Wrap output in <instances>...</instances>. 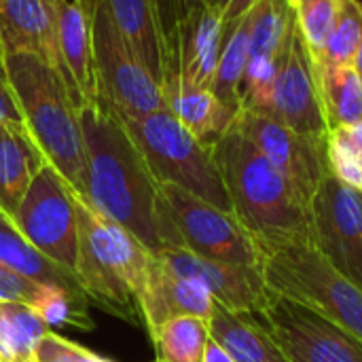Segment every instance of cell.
Instances as JSON below:
<instances>
[{
	"label": "cell",
	"mask_w": 362,
	"mask_h": 362,
	"mask_svg": "<svg viewBox=\"0 0 362 362\" xmlns=\"http://www.w3.org/2000/svg\"><path fill=\"white\" fill-rule=\"evenodd\" d=\"M78 121L85 148L81 197L134 233L151 252L163 250L155 223L159 185L125 123L102 100L83 104Z\"/></svg>",
	"instance_id": "6da1fadb"
},
{
	"label": "cell",
	"mask_w": 362,
	"mask_h": 362,
	"mask_svg": "<svg viewBox=\"0 0 362 362\" xmlns=\"http://www.w3.org/2000/svg\"><path fill=\"white\" fill-rule=\"evenodd\" d=\"M231 202V214L250 233L259 252L288 244H314L310 206L265 155L235 127L214 146Z\"/></svg>",
	"instance_id": "7a4b0ae2"
},
{
	"label": "cell",
	"mask_w": 362,
	"mask_h": 362,
	"mask_svg": "<svg viewBox=\"0 0 362 362\" xmlns=\"http://www.w3.org/2000/svg\"><path fill=\"white\" fill-rule=\"evenodd\" d=\"M8 87L21 121L62 178L81 195L85 148L78 104L57 68L32 53L2 55Z\"/></svg>",
	"instance_id": "3957f363"
},
{
	"label": "cell",
	"mask_w": 362,
	"mask_h": 362,
	"mask_svg": "<svg viewBox=\"0 0 362 362\" xmlns=\"http://www.w3.org/2000/svg\"><path fill=\"white\" fill-rule=\"evenodd\" d=\"M76 278L87 297L108 314L132 325H144L140 295L153 252L125 227L102 216L78 193Z\"/></svg>",
	"instance_id": "277c9868"
},
{
	"label": "cell",
	"mask_w": 362,
	"mask_h": 362,
	"mask_svg": "<svg viewBox=\"0 0 362 362\" xmlns=\"http://www.w3.org/2000/svg\"><path fill=\"white\" fill-rule=\"evenodd\" d=\"M265 288L291 299L362 339V291L344 278L314 244H288L261 255Z\"/></svg>",
	"instance_id": "5b68a950"
},
{
	"label": "cell",
	"mask_w": 362,
	"mask_h": 362,
	"mask_svg": "<svg viewBox=\"0 0 362 362\" xmlns=\"http://www.w3.org/2000/svg\"><path fill=\"white\" fill-rule=\"evenodd\" d=\"M121 121L142 151L157 185H174L231 212L229 193L212 148L204 146L168 108L142 117H121Z\"/></svg>",
	"instance_id": "8992f818"
},
{
	"label": "cell",
	"mask_w": 362,
	"mask_h": 362,
	"mask_svg": "<svg viewBox=\"0 0 362 362\" xmlns=\"http://www.w3.org/2000/svg\"><path fill=\"white\" fill-rule=\"evenodd\" d=\"M157 235L163 248H185L197 257L238 265H261V252L240 221L174 185H159L155 204Z\"/></svg>",
	"instance_id": "52a82bcc"
},
{
	"label": "cell",
	"mask_w": 362,
	"mask_h": 362,
	"mask_svg": "<svg viewBox=\"0 0 362 362\" xmlns=\"http://www.w3.org/2000/svg\"><path fill=\"white\" fill-rule=\"evenodd\" d=\"M288 362H362V339L316 312L267 291L248 314Z\"/></svg>",
	"instance_id": "ba28073f"
},
{
	"label": "cell",
	"mask_w": 362,
	"mask_h": 362,
	"mask_svg": "<svg viewBox=\"0 0 362 362\" xmlns=\"http://www.w3.org/2000/svg\"><path fill=\"white\" fill-rule=\"evenodd\" d=\"M91 36L98 100L121 117H142L163 110L161 85L129 51L100 0L91 13Z\"/></svg>",
	"instance_id": "9c48e42d"
},
{
	"label": "cell",
	"mask_w": 362,
	"mask_h": 362,
	"mask_svg": "<svg viewBox=\"0 0 362 362\" xmlns=\"http://www.w3.org/2000/svg\"><path fill=\"white\" fill-rule=\"evenodd\" d=\"M74 195L76 191L62 174L51 163H45L13 216L15 227L38 252L72 274L76 272L78 255Z\"/></svg>",
	"instance_id": "30bf717a"
},
{
	"label": "cell",
	"mask_w": 362,
	"mask_h": 362,
	"mask_svg": "<svg viewBox=\"0 0 362 362\" xmlns=\"http://www.w3.org/2000/svg\"><path fill=\"white\" fill-rule=\"evenodd\" d=\"M310 218L316 250L362 291V191L329 174L310 204Z\"/></svg>",
	"instance_id": "8fae6325"
},
{
	"label": "cell",
	"mask_w": 362,
	"mask_h": 362,
	"mask_svg": "<svg viewBox=\"0 0 362 362\" xmlns=\"http://www.w3.org/2000/svg\"><path fill=\"white\" fill-rule=\"evenodd\" d=\"M233 127L246 136L265 159L293 185L299 197L310 206L320 182L331 174L327 138L299 134L265 115L240 110Z\"/></svg>",
	"instance_id": "7c38bea8"
},
{
	"label": "cell",
	"mask_w": 362,
	"mask_h": 362,
	"mask_svg": "<svg viewBox=\"0 0 362 362\" xmlns=\"http://www.w3.org/2000/svg\"><path fill=\"white\" fill-rule=\"evenodd\" d=\"M263 115L299 134L316 138L329 136V121L318 89L316 64L299 34L297 21L280 49L269 104Z\"/></svg>",
	"instance_id": "4fadbf2b"
},
{
	"label": "cell",
	"mask_w": 362,
	"mask_h": 362,
	"mask_svg": "<svg viewBox=\"0 0 362 362\" xmlns=\"http://www.w3.org/2000/svg\"><path fill=\"white\" fill-rule=\"evenodd\" d=\"M155 257L174 274L204 284L212 299L231 312L250 314L263 303L267 295L261 272L255 267H238L210 261L185 248H163L155 252Z\"/></svg>",
	"instance_id": "5bb4252c"
},
{
	"label": "cell",
	"mask_w": 362,
	"mask_h": 362,
	"mask_svg": "<svg viewBox=\"0 0 362 362\" xmlns=\"http://www.w3.org/2000/svg\"><path fill=\"white\" fill-rule=\"evenodd\" d=\"M212 308L214 299L204 284L174 274L153 252L144 278V288L140 295L142 320L151 337L159 327L180 316L210 320Z\"/></svg>",
	"instance_id": "9a60e30c"
},
{
	"label": "cell",
	"mask_w": 362,
	"mask_h": 362,
	"mask_svg": "<svg viewBox=\"0 0 362 362\" xmlns=\"http://www.w3.org/2000/svg\"><path fill=\"white\" fill-rule=\"evenodd\" d=\"M223 42V11L204 4L189 8L176 30L174 64L170 72H178L195 87L212 89Z\"/></svg>",
	"instance_id": "2e32d148"
},
{
	"label": "cell",
	"mask_w": 362,
	"mask_h": 362,
	"mask_svg": "<svg viewBox=\"0 0 362 362\" xmlns=\"http://www.w3.org/2000/svg\"><path fill=\"white\" fill-rule=\"evenodd\" d=\"M0 49L2 55L32 53L64 76L55 6L47 0H0Z\"/></svg>",
	"instance_id": "e0dca14e"
},
{
	"label": "cell",
	"mask_w": 362,
	"mask_h": 362,
	"mask_svg": "<svg viewBox=\"0 0 362 362\" xmlns=\"http://www.w3.org/2000/svg\"><path fill=\"white\" fill-rule=\"evenodd\" d=\"M55 21L64 76L78 108L83 104L98 102L91 11L83 4V0H57Z\"/></svg>",
	"instance_id": "ac0fdd59"
},
{
	"label": "cell",
	"mask_w": 362,
	"mask_h": 362,
	"mask_svg": "<svg viewBox=\"0 0 362 362\" xmlns=\"http://www.w3.org/2000/svg\"><path fill=\"white\" fill-rule=\"evenodd\" d=\"M165 108L208 148H212L235 123L238 108L221 102L212 89L187 83L178 72H168L161 83Z\"/></svg>",
	"instance_id": "d6986e66"
},
{
	"label": "cell",
	"mask_w": 362,
	"mask_h": 362,
	"mask_svg": "<svg viewBox=\"0 0 362 362\" xmlns=\"http://www.w3.org/2000/svg\"><path fill=\"white\" fill-rule=\"evenodd\" d=\"M129 51L161 85L168 72V51L151 0H100Z\"/></svg>",
	"instance_id": "ffe728a7"
},
{
	"label": "cell",
	"mask_w": 362,
	"mask_h": 362,
	"mask_svg": "<svg viewBox=\"0 0 362 362\" xmlns=\"http://www.w3.org/2000/svg\"><path fill=\"white\" fill-rule=\"evenodd\" d=\"M45 163L23 123H0V212L11 221Z\"/></svg>",
	"instance_id": "44dd1931"
},
{
	"label": "cell",
	"mask_w": 362,
	"mask_h": 362,
	"mask_svg": "<svg viewBox=\"0 0 362 362\" xmlns=\"http://www.w3.org/2000/svg\"><path fill=\"white\" fill-rule=\"evenodd\" d=\"M208 329L210 337L235 362H288L248 314L231 312L214 301Z\"/></svg>",
	"instance_id": "7402d4cb"
},
{
	"label": "cell",
	"mask_w": 362,
	"mask_h": 362,
	"mask_svg": "<svg viewBox=\"0 0 362 362\" xmlns=\"http://www.w3.org/2000/svg\"><path fill=\"white\" fill-rule=\"evenodd\" d=\"M0 265L34 282L59 286L85 297L76 276L38 252L4 212H0Z\"/></svg>",
	"instance_id": "603a6c76"
},
{
	"label": "cell",
	"mask_w": 362,
	"mask_h": 362,
	"mask_svg": "<svg viewBox=\"0 0 362 362\" xmlns=\"http://www.w3.org/2000/svg\"><path fill=\"white\" fill-rule=\"evenodd\" d=\"M316 64L318 89L329 129L348 127L362 121V78L354 66Z\"/></svg>",
	"instance_id": "cb8c5ba5"
},
{
	"label": "cell",
	"mask_w": 362,
	"mask_h": 362,
	"mask_svg": "<svg viewBox=\"0 0 362 362\" xmlns=\"http://www.w3.org/2000/svg\"><path fill=\"white\" fill-rule=\"evenodd\" d=\"M250 53V13L238 21L225 23V42L218 57L216 74L212 81V93L233 106L242 108V81Z\"/></svg>",
	"instance_id": "d4e9b609"
},
{
	"label": "cell",
	"mask_w": 362,
	"mask_h": 362,
	"mask_svg": "<svg viewBox=\"0 0 362 362\" xmlns=\"http://www.w3.org/2000/svg\"><path fill=\"white\" fill-rule=\"evenodd\" d=\"M49 331V325L32 305L0 301V348L11 362L32 361L34 350Z\"/></svg>",
	"instance_id": "484cf974"
},
{
	"label": "cell",
	"mask_w": 362,
	"mask_h": 362,
	"mask_svg": "<svg viewBox=\"0 0 362 362\" xmlns=\"http://www.w3.org/2000/svg\"><path fill=\"white\" fill-rule=\"evenodd\" d=\"M151 339L159 362H202L210 341L208 320L180 316L159 327Z\"/></svg>",
	"instance_id": "4316f807"
},
{
	"label": "cell",
	"mask_w": 362,
	"mask_h": 362,
	"mask_svg": "<svg viewBox=\"0 0 362 362\" xmlns=\"http://www.w3.org/2000/svg\"><path fill=\"white\" fill-rule=\"evenodd\" d=\"M362 42V2L341 0L337 21L314 62L331 66H354Z\"/></svg>",
	"instance_id": "83f0119b"
},
{
	"label": "cell",
	"mask_w": 362,
	"mask_h": 362,
	"mask_svg": "<svg viewBox=\"0 0 362 362\" xmlns=\"http://www.w3.org/2000/svg\"><path fill=\"white\" fill-rule=\"evenodd\" d=\"M327 155L331 174L348 187L362 191V121L329 129Z\"/></svg>",
	"instance_id": "f1b7e54d"
},
{
	"label": "cell",
	"mask_w": 362,
	"mask_h": 362,
	"mask_svg": "<svg viewBox=\"0 0 362 362\" xmlns=\"http://www.w3.org/2000/svg\"><path fill=\"white\" fill-rule=\"evenodd\" d=\"M339 2L341 0H288L299 34L303 42L308 45L312 57H316L322 51L337 21Z\"/></svg>",
	"instance_id": "f546056e"
},
{
	"label": "cell",
	"mask_w": 362,
	"mask_h": 362,
	"mask_svg": "<svg viewBox=\"0 0 362 362\" xmlns=\"http://www.w3.org/2000/svg\"><path fill=\"white\" fill-rule=\"evenodd\" d=\"M87 297L76 295L72 291L59 286H47L42 299L34 305V310L42 316V320L51 327H74L78 331H91L93 320L87 312Z\"/></svg>",
	"instance_id": "4dcf8cb0"
},
{
	"label": "cell",
	"mask_w": 362,
	"mask_h": 362,
	"mask_svg": "<svg viewBox=\"0 0 362 362\" xmlns=\"http://www.w3.org/2000/svg\"><path fill=\"white\" fill-rule=\"evenodd\" d=\"M30 362H112L62 335H57L55 331H49L38 348L34 350V356Z\"/></svg>",
	"instance_id": "1f68e13d"
},
{
	"label": "cell",
	"mask_w": 362,
	"mask_h": 362,
	"mask_svg": "<svg viewBox=\"0 0 362 362\" xmlns=\"http://www.w3.org/2000/svg\"><path fill=\"white\" fill-rule=\"evenodd\" d=\"M47 291V284L23 278L0 265V301H19L25 305H36Z\"/></svg>",
	"instance_id": "d6a6232c"
},
{
	"label": "cell",
	"mask_w": 362,
	"mask_h": 362,
	"mask_svg": "<svg viewBox=\"0 0 362 362\" xmlns=\"http://www.w3.org/2000/svg\"><path fill=\"white\" fill-rule=\"evenodd\" d=\"M155 15H157V23L165 42V51H168V72L172 70L174 64V45H176V30L178 23L182 21L187 8H185V0H151ZM165 72V74H168Z\"/></svg>",
	"instance_id": "836d02e7"
},
{
	"label": "cell",
	"mask_w": 362,
	"mask_h": 362,
	"mask_svg": "<svg viewBox=\"0 0 362 362\" xmlns=\"http://www.w3.org/2000/svg\"><path fill=\"white\" fill-rule=\"evenodd\" d=\"M0 123H23L19 108L15 104V98H13V91L8 87L2 62H0Z\"/></svg>",
	"instance_id": "e575fe53"
},
{
	"label": "cell",
	"mask_w": 362,
	"mask_h": 362,
	"mask_svg": "<svg viewBox=\"0 0 362 362\" xmlns=\"http://www.w3.org/2000/svg\"><path fill=\"white\" fill-rule=\"evenodd\" d=\"M261 0H227L225 8H223V21L225 23H231V21H238L242 17H246Z\"/></svg>",
	"instance_id": "d590c367"
},
{
	"label": "cell",
	"mask_w": 362,
	"mask_h": 362,
	"mask_svg": "<svg viewBox=\"0 0 362 362\" xmlns=\"http://www.w3.org/2000/svg\"><path fill=\"white\" fill-rule=\"evenodd\" d=\"M202 362H235L231 356H229V352L227 350H223L212 337H210V341H208V346H206V352H204V361Z\"/></svg>",
	"instance_id": "8d00e7d4"
},
{
	"label": "cell",
	"mask_w": 362,
	"mask_h": 362,
	"mask_svg": "<svg viewBox=\"0 0 362 362\" xmlns=\"http://www.w3.org/2000/svg\"><path fill=\"white\" fill-rule=\"evenodd\" d=\"M214 6V8H225V4H227V0H185V8L189 11V8H193V6Z\"/></svg>",
	"instance_id": "74e56055"
},
{
	"label": "cell",
	"mask_w": 362,
	"mask_h": 362,
	"mask_svg": "<svg viewBox=\"0 0 362 362\" xmlns=\"http://www.w3.org/2000/svg\"><path fill=\"white\" fill-rule=\"evenodd\" d=\"M354 68L358 70V74H361V78H362V42H361V47H358L356 59H354Z\"/></svg>",
	"instance_id": "f35d334b"
},
{
	"label": "cell",
	"mask_w": 362,
	"mask_h": 362,
	"mask_svg": "<svg viewBox=\"0 0 362 362\" xmlns=\"http://www.w3.org/2000/svg\"><path fill=\"white\" fill-rule=\"evenodd\" d=\"M95 2H98V0H83V4H85V6H87L91 13H93V6H95Z\"/></svg>",
	"instance_id": "ab89813d"
},
{
	"label": "cell",
	"mask_w": 362,
	"mask_h": 362,
	"mask_svg": "<svg viewBox=\"0 0 362 362\" xmlns=\"http://www.w3.org/2000/svg\"><path fill=\"white\" fill-rule=\"evenodd\" d=\"M0 362H11L8 358H6V354H4V350L0 348Z\"/></svg>",
	"instance_id": "60d3db41"
},
{
	"label": "cell",
	"mask_w": 362,
	"mask_h": 362,
	"mask_svg": "<svg viewBox=\"0 0 362 362\" xmlns=\"http://www.w3.org/2000/svg\"><path fill=\"white\" fill-rule=\"evenodd\" d=\"M47 2H49V4H53V6H55V2H57V0H47Z\"/></svg>",
	"instance_id": "b9f144b4"
},
{
	"label": "cell",
	"mask_w": 362,
	"mask_h": 362,
	"mask_svg": "<svg viewBox=\"0 0 362 362\" xmlns=\"http://www.w3.org/2000/svg\"><path fill=\"white\" fill-rule=\"evenodd\" d=\"M0 62H2V49H0Z\"/></svg>",
	"instance_id": "7bdbcfd3"
},
{
	"label": "cell",
	"mask_w": 362,
	"mask_h": 362,
	"mask_svg": "<svg viewBox=\"0 0 362 362\" xmlns=\"http://www.w3.org/2000/svg\"><path fill=\"white\" fill-rule=\"evenodd\" d=\"M157 362H159V361H157Z\"/></svg>",
	"instance_id": "ee69618b"
}]
</instances>
